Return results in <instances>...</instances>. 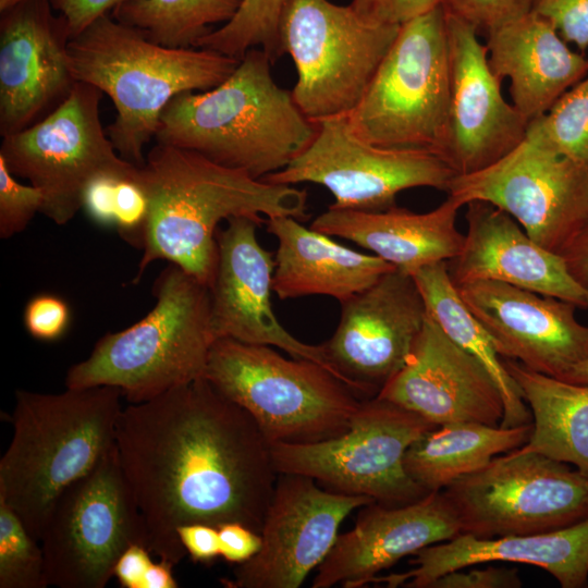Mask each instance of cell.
Wrapping results in <instances>:
<instances>
[{"label":"cell","mask_w":588,"mask_h":588,"mask_svg":"<svg viewBox=\"0 0 588 588\" xmlns=\"http://www.w3.org/2000/svg\"><path fill=\"white\" fill-rule=\"evenodd\" d=\"M450 59L440 3L400 26L358 105L346 115L363 140L442 159L449 142Z\"/></svg>","instance_id":"ba28073f"},{"label":"cell","mask_w":588,"mask_h":588,"mask_svg":"<svg viewBox=\"0 0 588 588\" xmlns=\"http://www.w3.org/2000/svg\"><path fill=\"white\" fill-rule=\"evenodd\" d=\"M218 229V264L209 286L211 322L217 340L279 347L291 357L318 363L343 379L322 346L297 340L278 320L271 306L274 255L257 237L261 224L250 218L229 219Z\"/></svg>","instance_id":"d6986e66"},{"label":"cell","mask_w":588,"mask_h":588,"mask_svg":"<svg viewBox=\"0 0 588 588\" xmlns=\"http://www.w3.org/2000/svg\"><path fill=\"white\" fill-rule=\"evenodd\" d=\"M148 219L136 284L147 267L167 260L210 286L218 264L217 231L223 220L307 219V193L221 166L198 152L157 143L139 167Z\"/></svg>","instance_id":"7a4b0ae2"},{"label":"cell","mask_w":588,"mask_h":588,"mask_svg":"<svg viewBox=\"0 0 588 588\" xmlns=\"http://www.w3.org/2000/svg\"><path fill=\"white\" fill-rule=\"evenodd\" d=\"M70 322V306L57 294H36L24 307V327L28 334L36 340L44 342L59 340L68 331Z\"/></svg>","instance_id":"f35d334b"},{"label":"cell","mask_w":588,"mask_h":588,"mask_svg":"<svg viewBox=\"0 0 588 588\" xmlns=\"http://www.w3.org/2000/svg\"><path fill=\"white\" fill-rule=\"evenodd\" d=\"M532 12L578 51L588 49V0H536Z\"/></svg>","instance_id":"ab89813d"},{"label":"cell","mask_w":588,"mask_h":588,"mask_svg":"<svg viewBox=\"0 0 588 588\" xmlns=\"http://www.w3.org/2000/svg\"><path fill=\"white\" fill-rule=\"evenodd\" d=\"M486 37L490 68L500 79H510L511 102L528 122L588 75V58L532 11Z\"/></svg>","instance_id":"484cf974"},{"label":"cell","mask_w":588,"mask_h":588,"mask_svg":"<svg viewBox=\"0 0 588 588\" xmlns=\"http://www.w3.org/2000/svg\"><path fill=\"white\" fill-rule=\"evenodd\" d=\"M409 561L404 573L377 576L371 583L387 587L428 588L438 577L460 568L487 563H519L540 567L562 588L588 584V518L553 531L510 535L489 539L460 534L426 547ZM370 583V584H371Z\"/></svg>","instance_id":"d4e9b609"},{"label":"cell","mask_w":588,"mask_h":588,"mask_svg":"<svg viewBox=\"0 0 588 588\" xmlns=\"http://www.w3.org/2000/svg\"><path fill=\"white\" fill-rule=\"evenodd\" d=\"M152 293L154 308L101 336L87 358L69 368L65 388L114 387L130 403H140L205 377L217 341L209 287L170 264Z\"/></svg>","instance_id":"8992f818"},{"label":"cell","mask_w":588,"mask_h":588,"mask_svg":"<svg viewBox=\"0 0 588 588\" xmlns=\"http://www.w3.org/2000/svg\"><path fill=\"white\" fill-rule=\"evenodd\" d=\"M271 59L249 49L232 74L204 91L176 95L163 109L157 143L200 154L264 180L284 169L314 139L318 124L274 81Z\"/></svg>","instance_id":"3957f363"},{"label":"cell","mask_w":588,"mask_h":588,"mask_svg":"<svg viewBox=\"0 0 588 588\" xmlns=\"http://www.w3.org/2000/svg\"><path fill=\"white\" fill-rule=\"evenodd\" d=\"M456 287L502 358L554 378L588 358V326L574 304L497 281Z\"/></svg>","instance_id":"44dd1931"},{"label":"cell","mask_w":588,"mask_h":588,"mask_svg":"<svg viewBox=\"0 0 588 588\" xmlns=\"http://www.w3.org/2000/svg\"><path fill=\"white\" fill-rule=\"evenodd\" d=\"M434 427L453 422L499 426L501 393L483 365L429 316L402 369L376 395Z\"/></svg>","instance_id":"7402d4cb"},{"label":"cell","mask_w":588,"mask_h":588,"mask_svg":"<svg viewBox=\"0 0 588 588\" xmlns=\"http://www.w3.org/2000/svg\"><path fill=\"white\" fill-rule=\"evenodd\" d=\"M121 397L109 385L15 392L12 439L0 460V499L37 540L60 494L114 446Z\"/></svg>","instance_id":"277c9868"},{"label":"cell","mask_w":588,"mask_h":588,"mask_svg":"<svg viewBox=\"0 0 588 588\" xmlns=\"http://www.w3.org/2000/svg\"><path fill=\"white\" fill-rule=\"evenodd\" d=\"M218 530L220 556L229 563L242 564L260 550V534L243 524L228 523Z\"/></svg>","instance_id":"ee69618b"},{"label":"cell","mask_w":588,"mask_h":588,"mask_svg":"<svg viewBox=\"0 0 588 588\" xmlns=\"http://www.w3.org/2000/svg\"><path fill=\"white\" fill-rule=\"evenodd\" d=\"M244 408L270 444L313 443L344 433L362 401L327 368L268 345L218 339L205 377Z\"/></svg>","instance_id":"52a82bcc"},{"label":"cell","mask_w":588,"mask_h":588,"mask_svg":"<svg viewBox=\"0 0 588 588\" xmlns=\"http://www.w3.org/2000/svg\"><path fill=\"white\" fill-rule=\"evenodd\" d=\"M177 536L194 562L211 563L220 556L219 530L212 525L185 524L177 528Z\"/></svg>","instance_id":"bcb514c9"},{"label":"cell","mask_w":588,"mask_h":588,"mask_svg":"<svg viewBox=\"0 0 588 588\" xmlns=\"http://www.w3.org/2000/svg\"><path fill=\"white\" fill-rule=\"evenodd\" d=\"M523 581L515 567L487 563L485 567L468 566L449 572L434 579L428 588H519Z\"/></svg>","instance_id":"60d3db41"},{"label":"cell","mask_w":588,"mask_h":588,"mask_svg":"<svg viewBox=\"0 0 588 588\" xmlns=\"http://www.w3.org/2000/svg\"><path fill=\"white\" fill-rule=\"evenodd\" d=\"M535 3L536 0H441L446 13L483 34L528 14Z\"/></svg>","instance_id":"74e56055"},{"label":"cell","mask_w":588,"mask_h":588,"mask_svg":"<svg viewBox=\"0 0 588 588\" xmlns=\"http://www.w3.org/2000/svg\"><path fill=\"white\" fill-rule=\"evenodd\" d=\"M39 542L48 585L60 588H103L130 546L147 548L143 519L115 444L60 494Z\"/></svg>","instance_id":"4fadbf2b"},{"label":"cell","mask_w":588,"mask_h":588,"mask_svg":"<svg viewBox=\"0 0 588 588\" xmlns=\"http://www.w3.org/2000/svg\"><path fill=\"white\" fill-rule=\"evenodd\" d=\"M441 3V0H351L350 5L373 25H402Z\"/></svg>","instance_id":"b9f144b4"},{"label":"cell","mask_w":588,"mask_h":588,"mask_svg":"<svg viewBox=\"0 0 588 588\" xmlns=\"http://www.w3.org/2000/svg\"><path fill=\"white\" fill-rule=\"evenodd\" d=\"M51 0H23L0 12V134L21 132L47 117L77 83L71 39Z\"/></svg>","instance_id":"ac0fdd59"},{"label":"cell","mask_w":588,"mask_h":588,"mask_svg":"<svg viewBox=\"0 0 588 588\" xmlns=\"http://www.w3.org/2000/svg\"><path fill=\"white\" fill-rule=\"evenodd\" d=\"M433 428L372 396L362 401L344 433L313 443H273L271 454L278 474L303 475L334 492L404 505L429 493L407 474L404 457L409 445Z\"/></svg>","instance_id":"30bf717a"},{"label":"cell","mask_w":588,"mask_h":588,"mask_svg":"<svg viewBox=\"0 0 588 588\" xmlns=\"http://www.w3.org/2000/svg\"><path fill=\"white\" fill-rule=\"evenodd\" d=\"M73 74L107 94L115 108L106 128L118 154L137 167L156 137L160 115L176 95L211 89L228 78L237 59L204 48H169L136 27L102 15L71 38Z\"/></svg>","instance_id":"5b68a950"},{"label":"cell","mask_w":588,"mask_h":588,"mask_svg":"<svg viewBox=\"0 0 588 588\" xmlns=\"http://www.w3.org/2000/svg\"><path fill=\"white\" fill-rule=\"evenodd\" d=\"M429 316L456 344L475 356L497 384L503 401L502 427L531 424V414L518 385L480 321L468 309L451 279L448 261L420 268L412 274Z\"/></svg>","instance_id":"4dcf8cb0"},{"label":"cell","mask_w":588,"mask_h":588,"mask_svg":"<svg viewBox=\"0 0 588 588\" xmlns=\"http://www.w3.org/2000/svg\"><path fill=\"white\" fill-rule=\"evenodd\" d=\"M465 206L463 246L448 261L456 286L497 281L588 308V290L572 277L562 255L536 243L502 209L479 200Z\"/></svg>","instance_id":"cb8c5ba5"},{"label":"cell","mask_w":588,"mask_h":588,"mask_svg":"<svg viewBox=\"0 0 588 588\" xmlns=\"http://www.w3.org/2000/svg\"><path fill=\"white\" fill-rule=\"evenodd\" d=\"M317 124L308 147L265 181L318 184L332 194L331 208L381 211L396 206L397 194L405 189L431 187L448 192L456 175L444 159L431 151L385 148L363 140L350 127L346 115Z\"/></svg>","instance_id":"5bb4252c"},{"label":"cell","mask_w":588,"mask_h":588,"mask_svg":"<svg viewBox=\"0 0 588 588\" xmlns=\"http://www.w3.org/2000/svg\"><path fill=\"white\" fill-rule=\"evenodd\" d=\"M278 241L272 289L280 299L324 295L343 303L395 269L373 254L356 252L292 217L266 219Z\"/></svg>","instance_id":"83f0119b"},{"label":"cell","mask_w":588,"mask_h":588,"mask_svg":"<svg viewBox=\"0 0 588 588\" xmlns=\"http://www.w3.org/2000/svg\"><path fill=\"white\" fill-rule=\"evenodd\" d=\"M531 414V433L519 450L573 465L588 478V384L564 381L503 358Z\"/></svg>","instance_id":"f1b7e54d"},{"label":"cell","mask_w":588,"mask_h":588,"mask_svg":"<svg viewBox=\"0 0 588 588\" xmlns=\"http://www.w3.org/2000/svg\"><path fill=\"white\" fill-rule=\"evenodd\" d=\"M173 566L164 560L154 562L144 577L142 588H176L179 584L173 575Z\"/></svg>","instance_id":"681fc988"},{"label":"cell","mask_w":588,"mask_h":588,"mask_svg":"<svg viewBox=\"0 0 588 588\" xmlns=\"http://www.w3.org/2000/svg\"><path fill=\"white\" fill-rule=\"evenodd\" d=\"M427 317L414 277L393 269L341 303L339 324L322 346L344 383L372 397L405 365Z\"/></svg>","instance_id":"e0dca14e"},{"label":"cell","mask_w":588,"mask_h":588,"mask_svg":"<svg viewBox=\"0 0 588 588\" xmlns=\"http://www.w3.org/2000/svg\"><path fill=\"white\" fill-rule=\"evenodd\" d=\"M23 0H0V12L15 5Z\"/></svg>","instance_id":"816d5d0a"},{"label":"cell","mask_w":588,"mask_h":588,"mask_svg":"<svg viewBox=\"0 0 588 588\" xmlns=\"http://www.w3.org/2000/svg\"><path fill=\"white\" fill-rule=\"evenodd\" d=\"M125 0H51L53 9L68 25L70 37L83 32L102 15L109 14Z\"/></svg>","instance_id":"f6af8a7d"},{"label":"cell","mask_w":588,"mask_h":588,"mask_svg":"<svg viewBox=\"0 0 588 588\" xmlns=\"http://www.w3.org/2000/svg\"><path fill=\"white\" fill-rule=\"evenodd\" d=\"M148 197L138 174L121 179L117 186L113 225L128 244L143 249L148 219Z\"/></svg>","instance_id":"8d00e7d4"},{"label":"cell","mask_w":588,"mask_h":588,"mask_svg":"<svg viewBox=\"0 0 588 588\" xmlns=\"http://www.w3.org/2000/svg\"><path fill=\"white\" fill-rule=\"evenodd\" d=\"M102 91L77 82L68 98L42 120L2 137L0 157L15 176L44 195L41 212L58 225L82 209L87 185L97 176H135L139 167L123 159L102 127Z\"/></svg>","instance_id":"7c38bea8"},{"label":"cell","mask_w":588,"mask_h":588,"mask_svg":"<svg viewBox=\"0 0 588 588\" xmlns=\"http://www.w3.org/2000/svg\"><path fill=\"white\" fill-rule=\"evenodd\" d=\"M115 449L148 550L174 566L185 524L240 523L260 534L278 473L271 444L206 378L122 408Z\"/></svg>","instance_id":"6da1fadb"},{"label":"cell","mask_w":588,"mask_h":588,"mask_svg":"<svg viewBox=\"0 0 588 588\" xmlns=\"http://www.w3.org/2000/svg\"><path fill=\"white\" fill-rule=\"evenodd\" d=\"M121 179L124 176L105 174L97 176L87 185L82 209L95 223L102 226L113 225L115 193Z\"/></svg>","instance_id":"7bdbcfd3"},{"label":"cell","mask_w":588,"mask_h":588,"mask_svg":"<svg viewBox=\"0 0 588 588\" xmlns=\"http://www.w3.org/2000/svg\"><path fill=\"white\" fill-rule=\"evenodd\" d=\"M446 29L451 96L444 160L456 174H468L518 146L529 122L503 97L477 29L449 13Z\"/></svg>","instance_id":"ffe728a7"},{"label":"cell","mask_w":588,"mask_h":588,"mask_svg":"<svg viewBox=\"0 0 588 588\" xmlns=\"http://www.w3.org/2000/svg\"><path fill=\"white\" fill-rule=\"evenodd\" d=\"M401 25H373L330 0H289L279 22L281 54L297 79L292 95L313 122L347 115L360 101Z\"/></svg>","instance_id":"9c48e42d"},{"label":"cell","mask_w":588,"mask_h":588,"mask_svg":"<svg viewBox=\"0 0 588 588\" xmlns=\"http://www.w3.org/2000/svg\"><path fill=\"white\" fill-rule=\"evenodd\" d=\"M526 134L588 170V75L529 122Z\"/></svg>","instance_id":"836d02e7"},{"label":"cell","mask_w":588,"mask_h":588,"mask_svg":"<svg viewBox=\"0 0 588 588\" xmlns=\"http://www.w3.org/2000/svg\"><path fill=\"white\" fill-rule=\"evenodd\" d=\"M289 0H242L235 15L203 37L195 48L242 59L252 48L262 49L274 62L281 57L279 22Z\"/></svg>","instance_id":"d6a6232c"},{"label":"cell","mask_w":588,"mask_h":588,"mask_svg":"<svg viewBox=\"0 0 588 588\" xmlns=\"http://www.w3.org/2000/svg\"><path fill=\"white\" fill-rule=\"evenodd\" d=\"M561 255L572 277L588 290V220Z\"/></svg>","instance_id":"c3c4849f"},{"label":"cell","mask_w":588,"mask_h":588,"mask_svg":"<svg viewBox=\"0 0 588 588\" xmlns=\"http://www.w3.org/2000/svg\"><path fill=\"white\" fill-rule=\"evenodd\" d=\"M463 206L453 197L427 212L393 206L381 211L328 207L310 224L313 230L355 243L413 274L422 267L450 261L462 249L464 234L456 226Z\"/></svg>","instance_id":"4316f807"},{"label":"cell","mask_w":588,"mask_h":588,"mask_svg":"<svg viewBox=\"0 0 588 588\" xmlns=\"http://www.w3.org/2000/svg\"><path fill=\"white\" fill-rule=\"evenodd\" d=\"M44 206L42 192L17 182L0 157V237L21 233Z\"/></svg>","instance_id":"d590c367"},{"label":"cell","mask_w":588,"mask_h":588,"mask_svg":"<svg viewBox=\"0 0 588 588\" xmlns=\"http://www.w3.org/2000/svg\"><path fill=\"white\" fill-rule=\"evenodd\" d=\"M150 551L139 543L130 546L114 566V576L124 588H142L144 577L152 565Z\"/></svg>","instance_id":"7dc6e473"},{"label":"cell","mask_w":588,"mask_h":588,"mask_svg":"<svg viewBox=\"0 0 588 588\" xmlns=\"http://www.w3.org/2000/svg\"><path fill=\"white\" fill-rule=\"evenodd\" d=\"M376 502L319 488L310 477L278 474L260 530V550L221 581L229 588H297L323 562L342 522Z\"/></svg>","instance_id":"2e32d148"},{"label":"cell","mask_w":588,"mask_h":588,"mask_svg":"<svg viewBox=\"0 0 588 588\" xmlns=\"http://www.w3.org/2000/svg\"><path fill=\"white\" fill-rule=\"evenodd\" d=\"M558 379L574 383L588 384V358L573 366L568 371Z\"/></svg>","instance_id":"f907efd6"},{"label":"cell","mask_w":588,"mask_h":588,"mask_svg":"<svg viewBox=\"0 0 588 588\" xmlns=\"http://www.w3.org/2000/svg\"><path fill=\"white\" fill-rule=\"evenodd\" d=\"M587 587H588V584H587Z\"/></svg>","instance_id":"f5cc1de1"},{"label":"cell","mask_w":588,"mask_h":588,"mask_svg":"<svg viewBox=\"0 0 588 588\" xmlns=\"http://www.w3.org/2000/svg\"><path fill=\"white\" fill-rule=\"evenodd\" d=\"M460 534L458 517L442 490L404 505L372 502L363 506L351 530L338 536L311 587H363L401 559Z\"/></svg>","instance_id":"603a6c76"},{"label":"cell","mask_w":588,"mask_h":588,"mask_svg":"<svg viewBox=\"0 0 588 588\" xmlns=\"http://www.w3.org/2000/svg\"><path fill=\"white\" fill-rule=\"evenodd\" d=\"M0 499V588H46L41 544Z\"/></svg>","instance_id":"e575fe53"},{"label":"cell","mask_w":588,"mask_h":588,"mask_svg":"<svg viewBox=\"0 0 588 588\" xmlns=\"http://www.w3.org/2000/svg\"><path fill=\"white\" fill-rule=\"evenodd\" d=\"M531 424L516 427L479 422L438 426L407 449V474L427 492L441 491L456 479L485 467L495 455L523 446Z\"/></svg>","instance_id":"f546056e"},{"label":"cell","mask_w":588,"mask_h":588,"mask_svg":"<svg viewBox=\"0 0 588 588\" xmlns=\"http://www.w3.org/2000/svg\"><path fill=\"white\" fill-rule=\"evenodd\" d=\"M242 0H125L111 16L169 48H195L211 25L228 23Z\"/></svg>","instance_id":"1f68e13d"},{"label":"cell","mask_w":588,"mask_h":588,"mask_svg":"<svg viewBox=\"0 0 588 588\" xmlns=\"http://www.w3.org/2000/svg\"><path fill=\"white\" fill-rule=\"evenodd\" d=\"M446 193L462 206L479 200L502 209L560 255L588 220V170L527 134L494 163L456 174Z\"/></svg>","instance_id":"9a60e30c"},{"label":"cell","mask_w":588,"mask_h":588,"mask_svg":"<svg viewBox=\"0 0 588 588\" xmlns=\"http://www.w3.org/2000/svg\"><path fill=\"white\" fill-rule=\"evenodd\" d=\"M442 491L462 534L481 539L553 531L588 518V478L568 464L519 449Z\"/></svg>","instance_id":"8fae6325"}]
</instances>
